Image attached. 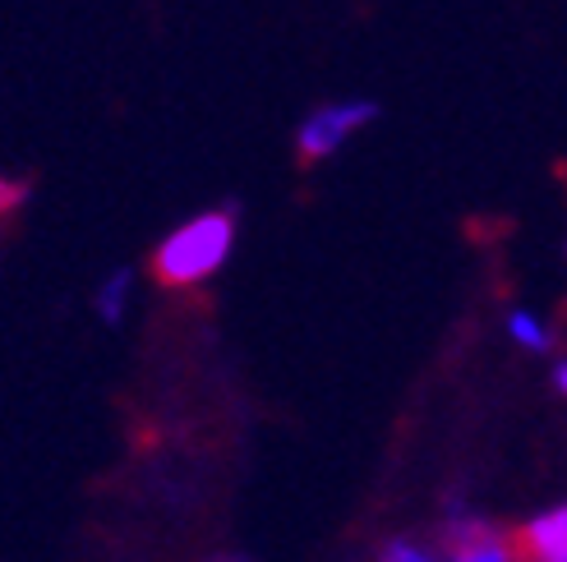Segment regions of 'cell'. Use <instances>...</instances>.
<instances>
[{
    "label": "cell",
    "mask_w": 567,
    "mask_h": 562,
    "mask_svg": "<svg viewBox=\"0 0 567 562\" xmlns=\"http://www.w3.org/2000/svg\"><path fill=\"white\" fill-rule=\"evenodd\" d=\"M517 553H522V562H567V502L522 525Z\"/></svg>",
    "instance_id": "cell-3"
},
{
    "label": "cell",
    "mask_w": 567,
    "mask_h": 562,
    "mask_svg": "<svg viewBox=\"0 0 567 562\" xmlns=\"http://www.w3.org/2000/svg\"><path fill=\"white\" fill-rule=\"evenodd\" d=\"M379 116H383L379 97H337V102L305 111L300 125H296V157L305 166L328 162L332 153H342L360 129H370Z\"/></svg>",
    "instance_id": "cell-2"
},
{
    "label": "cell",
    "mask_w": 567,
    "mask_h": 562,
    "mask_svg": "<svg viewBox=\"0 0 567 562\" xmlns=\"http://www.w3.org/2000/svg\"><path fill=\"white\" fill-rule=\"evenodd\" d=\"M221 562H236V558H221Z\"/></svg>",
    "instance_id": "cell-10"
},
{
    "label": "cell",
    "mask_w": 567,
    "mask_h": 562,
    "mask_svg": "<svg viewBox=\"0 0 567 562\" xmlns=\"http://www.w3.org/2000/svg\"><path fill=\"white\" fill-rule=\"evenodd\" d=\"M554 387L567 397V360H558V364H554Z\"/></svg>",
    "instance_id": "cell-9"
},
{
    "label": "cell",
    "mask_w": 567,
    "mask_h": 562,
    "mask_svg": "<svg viewBox=\"0 0 567 562\" xmlns=\"http://www.w3.org/2000/svg\"><path fill=\"white\" fill-rule=\"evenodd\" d=\"M130 291H134V272L130 268H116L97 287V319L116 327L125 319V309H130Z\"/></svg>",
    "instance_id": "cell-4"
},
{
    "label": "cell",
    "mask_w": 567,
    "mask_h": 562,
    "mask_svg": "<svg viewBox=\"0 0 567 562\" xmlns=\"http://www.w3.org/2000/svg\"><path fill=\"white\" fill-rule=\"evenodd\" d=\"M452 562H513V549L494 535V540H480L471 549H457V558H452Z\"/></svg>",
    "instance_id": "cell-6"
},
{
    "label": "cell",
    "mask_w": 567,
    "mask_h": 562,
    "mask_svg": "<svg viewBox=\"0 0 567 562\" xmlns=\"http://www.w3.org/2000/svg\"><path fill=\"white\" fill-rule=\"evenodd\" d=\"M236 208H208L194 212L189 221L166 236L153 249V272L166 287H198L213 272H221V263L231 259L236 249Z\"/></svg>",
    "instance_id": "cell-1"
},
{
    "label": "cell",
    "mask_w": 567,
    "mask_h": 562,
    "mask_svg": "<svg viewBox=\"0 0 567 562\" xmlns=\"http://www.w3.org/2000/svg\"><path fill=\"white\" fill-rule=\"evenodd\" d=\"M507 336H513V342L522 351H530V355H545L554 346L549 323L540 314H530V309H513V314H507Z\"/></svg>",
    "instance_id": "cell-5"
},
{
    "label": "cell",
    "mask_w": 567,
    "mask_h": 562,
    "mask_svg": "<svg viewBox=\"0 0 567 562\" xmlns=\"http://www.w3.org/2000/svg\"><path fill=\"white\" fill-rule=\"evenodd\" d=\"M19 204H23V185L0 176V212H10V208H19Z\"/></svg>",
    "instance_id": "cell-8"
},
{
    "label": "cell",
    "mask_w": 567,
    "mask_h": 562,
    "mask_svg": "<svg viewBox=\"0 0 567 562\" xmlns=\"http://www.w3.org/2000/svg\"><path fill=\"white\" fill-rule=\"evenodd\" d=\"M383 562H434V558L424 549H415V544H406V540H396V544L383 549Z\"/></svg>",
    "instance_id": "cell-7"
}]
</instances>
